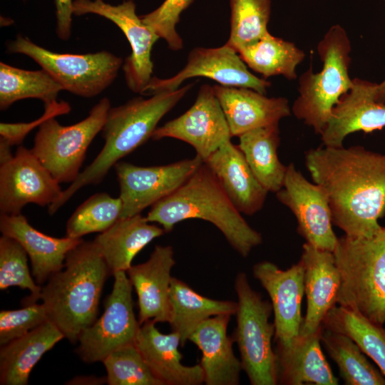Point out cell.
I'll use <instances>...</instances> for the list:
<instances>
[{"label":"cell","mask_w":385,"mask_h":385,"mask_svg":"<svg viewBox=\"0 0 385 385\" xmlns=\"http://www.w3.org/2000/svg\"><path fill=\"white\" fill-rule=\"evenodd\" d=\"M313 182L324 191L333 225L351 237H369L385 215V153L361 145L319 147L305 153Z\"/></svg>","instance_id":"cell-1"},{"label":"cell","mask_w":385,"mask_h":385,"mask_svg":"<svg viewBox=\"0 0 385 385\" xmlns=\"http://www.w3.org/2000/svg\"><path fill=\"white\" fill-rule=\"evenodd\" d=\"M108 267L93 241L67 254L63 268L41 286L40 299L48 319L71 342L96 320Z\"/></svg>","instance_id":"cell-2"},{"label":"cell","mask_w":385,"mask_h":385,"mask_svg":"<svg viewBox=\"0 0 385 385\" xmlns=\"http://www.w3.org/2000/svg\"><path fill=\"white\" fill-rule=\"evenodd\" d=\"M241 214L203 163L176 191L153 205L146 219L159 224L165 232L185 220L207 221L222 233L236 252L246 257L262 244V237Z\"/></svg>","instance_id":"cell-3"},{"label":"cell","mask_w":385,"mask_h":385,"mask_svg":"<svg viewBox=\"0 0 385 385\" xmlns=\"http://www.w3.org/2000/svg\"><path fill=\"white\" fill-rule=\"evenodd\" d=\"M190 83L174 91L157 93L149 98L137 97L111 108L102 129L105 143L93 162L78 175L61 197L48 206L56 213L78 190L100 183L119 160L145 143L168 113L192 87Z\"/></svg>","instance_id":"cell-4"},{"label":"cell","mask_w":385,"mask_h":385,"mask_svg":"<svg viewBox=\"0 0 385 385\" xmlns=\"http://www.w3.org/2000/svg\"><path fill=\"white\" fill-rule=\"evenodd\" d=\"M332 252L341 279L337 304L384 327L385 227L369 237L344 235Z\"/></svg>","instance_id":"cell-5"},{"label":"cell","mask_w":385,"mask_h":385,"mask_svg":"<svg viewBox=\"0 0 385 385\" xmlns=\"http://www.w3.org/2000/svg\"><path fill=\"white\" fill-rule=\"evenodd\" d=\"M350 51L346 31L338 24L333 25L317 45L322 71L314 73L310 66L299 77V96L292 111L317 134L322 133L334 108L353 86L349 74Z\"/></svg>","instance_id":"cell-6"},{"label":"cell","mask_w":385,"mask_h":385,"mask_svg":"<svg viewBox=\"0 0 385 385\" xmlns=\"http://www.w3.org/2000/svg\"><path fill=\"white\" fill-rule=\"evenodd\" d=\"M235 289L237 301L234 339L242 370L252 385L277 384V356L272 345L274 325L270 322L272 304L252 288L245 272L237 273Z\"/></svg>","instance_id":"cell-7"},{"label":"cell","mask_w":385,"mask_h":385,"mask_svg":"<svg viewBox=\"0 0 385 385\" xmlns=\"http://www.w3.org/2000/svg\"><path fill=\"white\" fill-rule=\"evenodd\" d=\"M11 53L29 56L62 87L84 98L98 96L115 79L123 61L102 51L86 54L60 53L43 48L29 38L18 35L7 44Z\"/></svg>","instance_id":"cell-8"},{"label":"cell","mask_w":385,"mask_h":385,"mask_svg":"<svg viewBox=\"0 0 385 385\" xmlns=\"http://www.w3.org/2000/svg\"><path fill=\"white\" fill-rule=\"evenodd\" d=\"M111 108L109 99L103 98L80 122L63 126L51 118L38 126L31 150L59 183L76 180L86 150L102 130Z\"/></svg>","instance_id":"cell-9"},{"label":"cell","mask_w":385,"mask_h":385,"mask_svg":"<svg viewBox=\"0 0 385 385\" xmlns=\"http://www.w3.org/2000/svg\"><path fill=\"white\" fill-rule=\"evenodd\" d=\"M113 275V289L102 315L78 339L77 354L86 363L103 361L113 351L134 344L140 326L133 311V287L126 272Z\"/></svg>","instance_id":"cell-10"},{"label":"cell","mask_w":385,"mask_h":385,"mask_svg":"<svg viewBox=\"0 0 385 385\" xmlns=\"http://www.w3.org/2000/svg\"><path fill=\"white\" fill-rule=\"evenodd\" d=\"M202 163L197 155L193 158L150 167L117 163L114 168L123 203L120 218L140 214L176 191Z\"/></svg>","instance_id":"cell-11"},{"label":"cell","mask_w":385,"mask_h":385,"mask_svg":"<svg viewBox=\"0 0 385 385\" xmlns=\"http://www.w3.org/2000/svg\"><path fill=\"white\" fill-rule=\"evenodd\" d=\"M73 13L76 16L97 14L120 28L132 48L122 66L126 83L130 90L141 93L153 77L151 51L159 36L136 14L133 1L113 6L103 0H74Z\"/></svg>","instance_id":"cell-12"},{"label":"cell","mask_w":385,"mask_h":385,"mask_svg":"<svg viewBox=\"0 0 385 385\" xmlns=\"http://www.w3.org/2000/svg\"><path fill=\"white\" fill-rule=\"evenodd\" d=\"M194 77H206L222 86L248 88L262 94L271 86L270 81L252 73L237 51L225 43L217 48H195L182 70L169 78L152 77L141 94L174 91Z\"/></svg>","instance_id":"cell-13"},{"label":"cell","mask_w":385,"mask_h":385,"mask_svg":"<svg viewBox=\"0 0 385 385\" xmlns=\"http://www.w3.org/2000/svg\"><path fill=\"white\" fill-rule=\"evenodd\" d=\"M60 183L42 165L31 149L19 146L0 166V212L21 214L29 203L49 206L61 197Z\"/></svg>","instance_id":"cell-14"},{"label":"cell","mask_w":385,"mask_h":385,"mask_svg":"<svg viewBox=\"0 0 385 385\" xmlns=\"http://www.w3.org/2000/svg\"><path fill=\"white\" fill-rule=\"evenodd\" d=\"M173 138L192 145L205 161L230 140V128L213 86L202 85L194 104L183 114L156 128L151 138Z\"/></svg>","instance_id":"cell-15"},{"label":"cell","mask_w":385,"mask_h":385,"mask_svg":"<svg viewBox=\"0 0 385 385\" xmlns=\"http://www.w3.org/2000/svg\"><path fill=\"white\" fill-rule=\"evenodd\" d=\"M277 200L294 214L297 231L306 242L317 248L333 252L337 242L327 197L322 188L308 181L291 163Z\"/></svg>","instance_id":"cell-16"},{"label":"cell","mask_w":385,"mask_h":385,"mask_svg":"<svg viewBox=\"0 0 385 385\" xmlns=\"http://www.w3.org/2000/svg\"><path fill=\"white\" fill-rule=\"evenodd\" d=\"M252 274L271 299L277 348L287 347L299 336L303 322L304 265L299 260L283 270L272 262L262 261L253 266Z\"/></svg>","instance_id":"cell-17"},{"label":"cell","mask_w":385,"mask_h":385,"mask_svg":"<svg viewBox=\"0 0 385 385\" xmlns=\"http://www.w3.org/2000/svg\"><path fill=\"white\" fill-rule=\"evenodd\" d=\"M375 85L353 79V86L341 97L320 134L323 145L342 147L345 138L352 133H371L385 127V103L375 101Z\"/></svg>","instance_id":"cell-18"},{"label":"cell","mask_w":385,"mask_h":385,"mask_svg":"<svg viewBox=\"0 0 385 385\" xmlns=\"http://www.w3.org/2000/svg\"><path fill=\"white\" fill-rule=\"evenodd\" d=\"M300 260L304 268L307 310L299 335L308 336L322 329L325 316L337 304L341 279L332 252L305 242Z\"/></svg>","instance_id":"cell-19"},{"label":"cell","mask_w":385,"mask_h":385,"mask_svg":"<svg viewBox=\"0 0 385 385\" xmlns=\"http://www.w3.org/2000/svg\"><path fill=\"white\" fill-rule=\"evenodd\" d=\"M175 265L170 245H156L149 259L132 265L126 273L138 296V322H168L169 295Z\"/></svg>","instance_id":"cell-20"},{"label":"cell","mask_w":385,"mask_h":385,"mask_svg":"<svg viewBox=\"0 0 385 385\" xmlns=\"http://www.w3.org/2000/svg\"><path fill=\"white\" fill-rule=\"evenodd\" d=\"M148 320L140 326L135 344L153 374L163 385H200L204 374L200 364L186 366L182 363L179 334H163Z\"/></svg>","instance_id":"cell-21"},{"label":"cell","mask_w":385,"mask_h":385,"mask_svg":"<svg viewBox=\"0 0 385 385\" xmlns=\"http://www.w3.org/2000/svg\"><path fill=\"white\" fill-rule=\"evenodd\" d=\"M215 95L227 119L232 137L251 130L279 123L291 115L287 98H268L243 87L213 86Z\"/></svg>","instance_id":"cell-22"},{"label":"cell","mask_w":385,"mask_h":385,"mask_svg":"<svg viewBox=\"0 0 385 385\" xmlns=\"http://www.w3.org/2000/svg\"><path fill=\"white\" fill-rule=\"evenodd\" d=\"M203 163L215 175L239 212L252 215L262 208L269 192L257 180L242 152L231 140L224 143Z\"/></svg>","instance_id":"cell-23"},{"label":"cell","mask_w":385,"mask_h":385,"mask_svg":"<svg viewBox=\"0 0 385 385\" xmlns=\"http://www.w3.org/2000/svg\"><path fill=\"white\" fill-rule=\"evenodd\" d=\"M0 231L23 246L31 261L32 275L41 286L63 268L67 254L83 240L47 235L31 226L21 214H1Z\"/></svg>","instance_id":"cell-24"},{"label":"cell","mask_w":385,"mask_h":385,"mask_svg":"<svg viewBox=\"0 0 385 385\" xmlns=\"http://www.w3.org/2000/svg\"><path fill=\"white\" fill-rule=\"evenodd\" d=\"M230 314L211 317L191 334L189 341L201 351L200 366L207 385H237L242 364L235 355L232 339L227 335Z\"/></svg>","instance_id":"cell-25"},{"label":"cell","mask_w":385,"mask_h":385,"mask_svg":"<svg viewBox=\"0 0 385 385\" xmlns=\"http://www.w3.org/2000/svg\"><path fill=\"white\" fill-rule=\"evenodd\" d=\"M322 329L308 336L299 335L287 347L276 348L278 384H339L322 350Z\"/></svg>","instance_id":"cell-26"},{"label":"cell","mask_w":385,"mask_h":385,"mask_svg":"<svg viewBox=\"0 0 385 385\" xmlns=\"http://www.w3.org/2000/svg\"><path fill=\"white\" fill-rule=\"evenodd\" d=\"M162 227L150 224L140 213L119 218L93 240L110 273L126 272L137 254L155 238L163 235Z\"/></svg>","instance_id":"cell-27"},{"label":"cell","mask_w":385,"mask_h":385,"mask_svg":"<svg viewBox=\"0 0 385 385\" xmlns=\"http://www.w3.org/2000/svg\"><path fill=\"white\" fill-rule=\"evenodd\" d=\"M63 338L59 329L48 319L22 337L1 346L0 384H28L35 365Z\"/></svg>","instance_id":"cell-28"},{"label":"cell","mask_w":385,"mask_h":385,"mask_svg":"<svg viewBox=\"0 0 385 385\" xmlns=\"http://www.w3.org/2000/svg\"><path fill=\"white\" fill-rule=\"evenodd\" d=\"M169 319L184 346L191 334L205 320L219 314H235L237 302L217 300L196 292L182 280L172 278L169 295Z\"/></svg>","instance_id":"cell-29"},{"label":"cell","mask_w":385,"mask_h":385,"mask_svg":"<svg viewBox=\"0 0 385 385\" xmlns=\"http://www.w3.org/2000/svg\"><path fill=\"white\" fill-rule=\"evenodd\" d=\"M238 138V147L257 180L269 192H278L287 171L277 155L279 123L251 130Z\"/></svg>","instance_id":"cell-30"},{"label":"cell","mask_w":385,"mask_h":385,"mask_svg":"<svg viewBox=\"0 0 385 385\" xmlns=\"http://www.w3.org/2000/svg\"><path fill=\"white\" fill-rule=\"evenodd\" d=\"M237 53L249 68L265 78L282 75L289 80L297 77L296 68L305 56L294 43L269 32Z\"/></svg>","instance_id":"cell-31"},{"label":"cell","mask_w":385,"mask_h":385,"mask_svg":"<svg viewBox=\"0 0 385 385\" xmlns=\"http://www.w3.org/2000/svg\"><path fill=\"white\" fill-rule=\"evenodd\" d=\"M321 344L337 365L347 385H385V376L367 359L356 344L345 334L322 327Z\"/></svg>","instance_id":"cell-32"},{"label":"cell","mask_w":385,"mask_h":385,"mask_svg":"<svg viewBox=\"0 0 385 385\" xmlns=\"http://www.w3.org/2000/svg\"><path fill=\"white\" fill-rule=\"evenodd\" d=\"M322 327L351 338L370 357L385 376V328L342 306L333 307Z\"/></svg>","instance_id":"cell-33"},{"label":"cell","mask_w":385,"mask_h":385,"mask_svg":"<svg viewBox=\"0 0 385 385\" xmlns=\"http://www.w3.org/2000/svg\"><path fill=\"white\" fill-rule=\"evenodd\" d=\"M61 86L45 70L27 71L0 63V109L17 101L38 98L44 105L56 101Z\"/></svg>","instance_id":"cell-34"},{"label":"cell","mask_w":385,"mask_h":385,"mask_svg":"<svg viewBox=\"0 0 385 385\" xmlns=\"http://www.w3.org/2000/svg\"><path fill=\"white\" fill-rule=\"evenodd\" d=\"M122 209L120 197H113L106 192L94 194L80 205L69 217L66 236L82 238L88 234L102 232L120 218Z\"/></svg>","instance_id":"cell-35"},{"label":"cell","mask_w":385,"mask_h":385,"mask_svg":"<svg viewBox=\"0 0 385 385\" xmlns=\"http://www.w3.org/2000/svg\"><path fill=\"white\" fill-rule=\"evenodd\" d=\"M230 34L227 44L238 51L268 31L270 0H230Z\"/></svg>","instance_id":"cell-36"},{"label":"cell","mask_w":385,"mask_h":385,"mask_svg":"<svg viewBox=\"0 0 385 385\" xmlns=\"http://www.w3.org/2000/svg\"><path fill=\"white\" fill-rule=\"evenodd\" d=\"M28 255L15 239L3 235L0 237V289L19 287L28 289L31 294L22 304L40 300L41 286L33 279L28 266Z\"/></svg>","instance_id":"cell-37"},{"label":"cell","mask_w":385,"mask_h":385,"mask_svg":"<svg viewBox=\"0 0 385 385\" xmlns=\"http://www.w3.org/2000/svg\"><path fill=\"white\" fill-rule=\"evenodd\" d=\"M102 362L109 385H163L153 374L135 344L113 351Z\"/></svg>","instance_id":"cell-38"},{"label":"cell","mask_w":385,"mask_h":385,"mask_svg":"<svg viewBox=\"0 0 385 385\" xmlns=\"http://www.w3.org/2000/svg\"><path fill=\"white\" fill-rule=\"evenodd\" d=\"M194 0H165L152 12L140 17L142 22L163 38L169 48L178 51L183 48V40L176 31L181 13Z\"/></svg>","instance_id":"cell-39"},{"label":"cell","mask_w":385,"mask_h":385,"mask_svg":"<svg viewBox=\"0 0 385 385\" xmlns=\"http://www.w3.org/2000/svg\"><path fill=\"white\" fill-rule=\"evenodd\" d=\"M48 319L43 303L24 304L22 308L0 312V345L22 337Z\"/></svg>","instance_id":"cell-40"},{"label":"cell","mask_w":385,"mask_h":385,"mask_svg":"<svg viewBox=\"0 0 385 385\" xmlns=\"http://www.w3.org/2000/svg\"><path fill=\"white\" fill-rule=\"evenodd\" d=\"M44 109L45 111L40 118L30 123H1L0 140L5 142L11 147L20 145L32 129L40 126L41 124L51 118L69 113L71 106L67 102L56 101L44 105Z\"/></svg>","instance_id":"cell-41"},{"label":"cell","mask_w":385,"mask_h":385,"mask_svg":"<svg viewBox=\"0 0 385 385\" xmlns=\"http://www.w3.org/2000/svg\"><path fill=\"white\" fill-rule=\"evenodd\" d=\"M57 19L56 34L62 40H67L71 36L73 1L54 0Z\"/></svg>","instance_id":"cell-42"},{"label":"cell","mask_w":385,"mask_h":385,"mask_svg":"<svg viewBox=\"0 0 385 385\" xmlns=\"http://www.w3.org/2000/svg\"><path fill=\"white\" fill-rule=\"evenodd\" d=\"M66 384H103L107 383L106 377H96L93 376H76L71 379Z\"/></svg>","instance_id":"cell-43"},{"label":"cell","mask_w":385,"mask_h":385,"mask_svg":"<svg viewBox=\"0 0 385 385\" xmlns=\"http://www.w3.org/2000/svg\"><path fill=\"white\" fill-rule=\"evenodd\" d=\"M374 99L377 102L385 103V78L380 83H376L374 87Z\"/></svg>","instance_id":"cell-44"},{"label":"cell","mask_w":385,"mask_h":385,"mask_svg":"<svg viewBox=\"0 0 385 385\" xmlns=\"http://www.w3.org/2000/svg\"><path fill=\"white\" fill-rule=\"evenodd\" d=\"M13 156L11 152V146L0 140V164L9 160Z\"/></svg>","instance_id":"cell-45"},{"label":"cell","mask_w":385,"mask_h":385,"mask_svg":"<svg viewBox=\"0 0 385 385\" xmlns=\"http://www.w3.org/2000/svg\"><path fill=\"white\" fill-rule=\"evenodd\" d=\"M385 1V0H384Z\"/></svg>","instance_id":"cell-46"}]
</instances>
